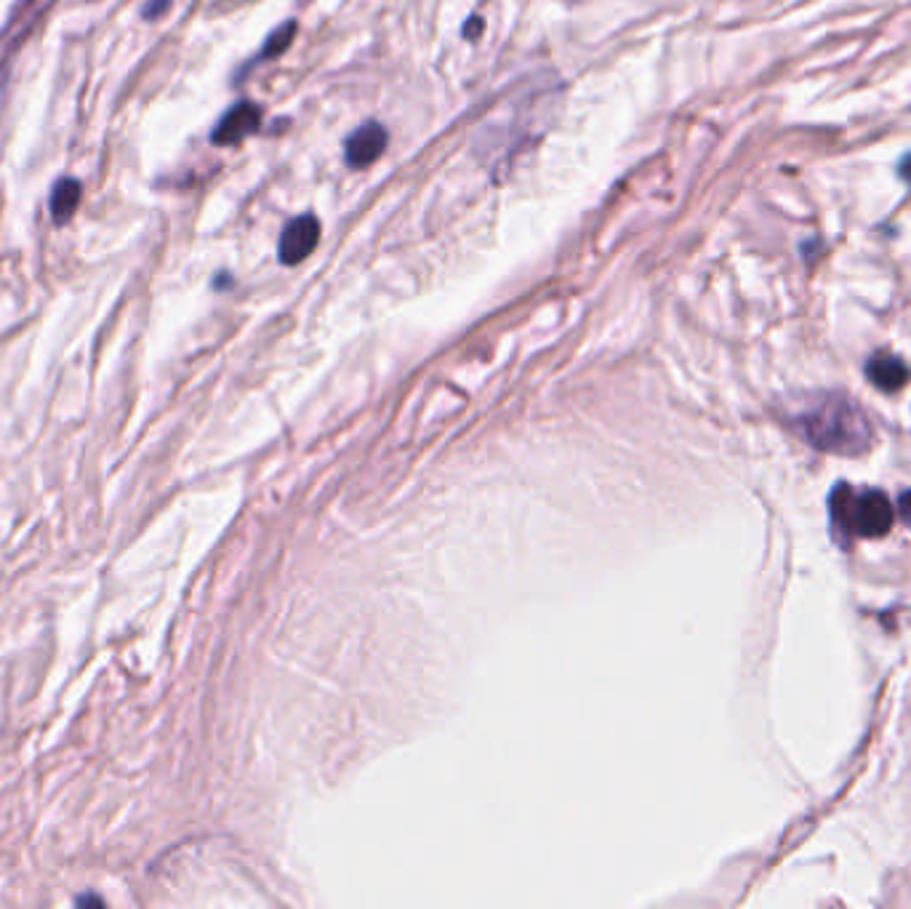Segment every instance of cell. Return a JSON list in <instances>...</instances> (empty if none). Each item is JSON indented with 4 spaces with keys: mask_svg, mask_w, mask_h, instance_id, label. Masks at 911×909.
I'll use <instances>...</instances> for the list:
<instances>
[{
    "mask_svg": "<svg viewBox=\"0 0 911 909\" xmlns=\"http://www.w3.org/2000/svg\"><path fill=\"white\" fill-rule=\"evenodd\" d=\"M813 448L836 456H861L872 448L874 429L853 397L840 393L813 395L792 419Z\"/></svg>",
    "mask_w": 911,
    "mask_h": 909,
    "instance_id": "obj_1",
    "label": "cell"
},
{
    "mask_svg": "<svg viewBox=\"0 0 911 909\" xmlns=\"http://www.w3.org/2000/svg\"><path fill=\"white\" fill-rule=\"evenodd\" d=\"M829 510H832V523L836 536L842 542H853V539H882L893 528V502L888 500L885 491L867 488L853 491L845 483L834 488L832 500H829Z\"/></svg>",
    "mask_w": 911,
    "mask_h": 909,
    "instance_id": "obj_2",
    "label": "cell"
},
{
    "mask_svg": "<svg viewBox=\"0 0 911 909\" xmlns=\"http://www.w3.org/2000/svg\"><path fill=\"white\" fill-rule=\"evenodd\" d=\"M317 240H320V221L313 214H301L280 235L278 257L283 265H299L315 251Z\"/></svg>",
    "mask_w": 911,
    "mask_h": 909,
    "instance_id": "obj_3",
    "label": "cell"
},
{
    "mask_svg": "<svg viewBox=\"0 0 911 909\" xmlns=\"http://www.w3.org/2000/svg\"><path fill=\"white\" fill-rule=\"evenodd\" d=\"M259 126H261V107L254 102H238L235 107H229V110L225 112V118L216 123L211 139H214V145H219V147L238 145V141L251 137Z\"/></svg>",
    "mask_w": 911,
    "mask_h": 909,
    "instance_id": "obj_4",
    "label": "cell"
},
{
    "mask_svg": "<svg viewBox=\"0 0 911 909\" xmlns=\"http://www.w3.org/2000/svg\"><path fill=\"white\" fill-rule=\"evenodd\" d=\"M387 141H389L387 129H384L382 123H376V120L357 126V129L349 134L347 145H344L347 164L353 168L370 166L374 160H379V155L384 152V147H387Z\"/></svg>",
    "mask_w": 911,
    "mask_h": 909,
    "instance_id": "obj_5",
    "label": "cell"
},
{
    "mask_svg": "<svg viewBox=\"0 0 911 909\" xmlns=\"http://www.w3.org/2000/svg\"><path fill=\"white\" fill-rule=\"evenodd\" d=\"M867 376L880 393H899V389L909 385L911 372L899 355L877 353L874 358L867 363Z\"/></svg>",
    "mask_w": 911,
    "mask_h": 909,
    "instance_id": "obj_6",
    "label": "cell"
},
{
    "mask_svg": "<svg viewBox=\"0 0 911 909\" xmlns=\"http://www.w3.org/2000/svg\"><path fill=\"white\" fill-rule=\"evenodd\" d=\"M80 198H83V187H80L78 179H59L51 190V217L57 225H65V221L72 219V214L78 211Z\"/></svg>",
    "mask_w": 911,
    "mask_h": 909,
    "instance_id": "obj_7",
    "label": "cell"
},
{
    "mask_svg": "<svg viewBox=\"0 0 911 909\" xmlns=\"http://www.w3.org/2000/svg\"><path fill=\"white\" fill-rule=\"evenodd\" d=\"M294 36H296V22L280 24L278 30H275L273 36L267 38V46H265V51H261V57H265V59L278 57V53H283V51L288 49V46H291Z\"/></svg>",
    "mask_w": 911,
    "mask_h": 909,
    "instance_id": "obj_8",
    "label": "cell"
},
{
    "mask_svg": "<svg viewBox=\"0 0 911 909\" xmlns=\"http://www.w3.org/2000/svg\"><path fill=\"white\" fill-rule=\"evenodd\" d=\"M168 3H171V0H150V3H147V9H145V17L147 19H158L160 13L168 9Z\"/></svg>",
    "mask_w": 911,
    "mask_h": 909,
    "instance_id": "obj_9",
    "label": "cell"
},
{
    "mask_svg": "<svg viewBox=\"0 0 911 909\" xmlns=\"http://www.w3.org/2000/svg\"><path fill=\"white\" fill-rule=\"evenodd\" d=\"M899 513H901L903 521H907V523L911 525V491H903V494H901V500H899Z\"/></svg>",
    "mask_w": 911,
    "mask_h": 909,
    "instance_id": "obj_10",
    "label": "cell"
},
{
    "mask_svg": "<svg viewBox=\"0 0 911 909\" xmlns=\"http://www.w3.org/2000/svg\"><path fill=\"white\" fill-rule=\"evenodd\" d=\"M481 32H483V19L472 17L467 27H464V38H475V36H481Z\"/></svg>",
    "mask_w": 911,
    "mask_h": 909,
    "instance_id": "obj_11",
    "label": "cell"
},
{
    "mask_svg": "<svg viewBox=\"0 0 911 909\" xmlns=\"http://www.w3.org/2000/svg\"><path fill=\"white\" fill-rule=\"evenodd\" d=\"M899 174H901V179L907 181V185H911V152L907 155V158L901 160V166H899Z\"/></svg>",
    "mask_w": 911,
    "mask_h": 909,
    "instance_id": "obj_12",
    "label": "cell"
},
{
    "mask_svg": "<svg viewBox=\"0 0 911 909\" xmlns=\"http://www.w3.org/2000/svg\"><path fill=\"white\" fill-rule=\"evenodd\" d=\"M78 905L83 907V905H105V901H101L99 897H83V899H78Z\"/></svg>",
    "mask_w": 911,
    "mask_h": 909,
    "instance_id": "obj_13",
    "label": "cell"
}]
</instances>
